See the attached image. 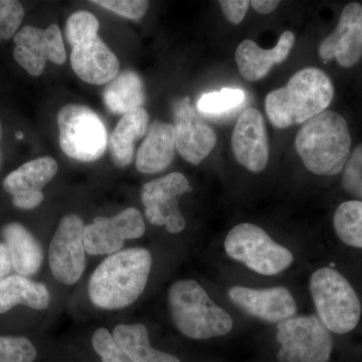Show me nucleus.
I'll return each mask as SVG.
<instances>
[{
  "label": "nucleus",
  "mask_w": 362,
  "mask_h": 362,
  "mask_svg": "<svg viewBox=\"0 0 362 362\" xmlns=\"http://www.w3.org/2000/svg\"><path fill=\"white\" fill-rule=\"evenodd\" d=\"M228 298L235 306L249 315L268 323H280L296 314L294 297L285 287L266 289L235 286L228 290Z\"/></svg>",
  "instance_id": "obj_18"
},
{
  "label": "nucleus",
  "mask_w": 362,
  "mask_h": 362,
  "mask_svg": "<svg viewBox=\"0 0 362 362\" xmlns=\"http://www.w3.org/2000/svg\"><path fill=\"white\" fill-rule=\"evenodd\" d=\"M144 218L135 207L124 209L111 218H95L85 226L86 252L93 256L120 252L127 240L138 239L145 233Z\"/></svg>",
  "instance_id": "obj_13"
},
{
  "label": "nucleus",
  "mask_w": 362,
  "mask_h": 362,
  "mask_svg": "<svg viewBox=\"0 0 362 362\" xmlns=\"http://www.w3.org/2000/svg\"><path fill=\"white\" fill-rule=\"evenodd\" d=\"M99 26L94 18H75L66 26V40L71 47V69L90 85L109 84L120 73L116 54L98 35Z\"/></svg>",
  "instance_id": "obj_5"
},
{
  "label": "nucleus",
  "mask_w": 362,
  "mask_h": 362,
  "mask_svg": "<svg viewBox=\"0 0 362 362\" xmlns=\"http://www.w3.org/2000/svg\"><path fill=\"white\" fill-rule=\"evenodd\" d=\"M113 337L131 362H180L177 357L150 345L148 330L143 324H120L114 329Z\"/></svg>",
  "instance_id": "obj_25"
},
{
  "label": "nucleus",
  "mask_w": 362,
  "mask_h": 362,
  "mask_svg": "<svg viewBox=\"0 0 362 362\" xmlns=\"http://www.w3.org/2000/svg\"><path fill=\"white\" fill-rule=\"evenodd\" d=\"M85 223L80 216L70 214L59 221L49 249L52 276L64 285L76 284L84 274Z\"/></svg>",
  "instance_id": "obj_10"
},
{
  "label": "nucleus",
  "mask_w": 362,
  "mask_h": 362,
  "mask_svg": "<svg viewBox=\"0 0 362 362\" xmlns=\"http://www.w3.org/2000/svg\"><path fill=\"white\" fill-rule=\"evenodd\" d=\"M173 112L176 150L185 160L197 165L216 146V133L199 115L188 97L176 100Z\"/></svg>",
  "instance_id": "obj_14"
},
{
  "label": "nucleus",
  "mask_w": 362,
  "mask_h": 362,
  "mask_svg": "<svg viewBox=\"0 0 362 362\" xmlns=\"http://www.w3.org/2000/svg\"><path fill=\"white\" fill-rule=\"evenodd\" d=\"M58 173V163L49 156L23 164L4 178V190L11 195L13 206L23 211L35 209L44 202L42 192Z\"/></svg>",
  "instance_id": "obj_16"
},
{
  "label": "nucleus",
  "mask_w": 362,
  "mask_h": 362,
  "mask_svg": "<svg viewBox=\"0 0 362 362\" xmlns=\"http://www.w3.org/2000/svg\"><path fill=\"white\" fill-rule=\"evenodd\" d=\"M333 97L334 86L329 76L318 68H305L293 75L284 87L267 95V117L280 129L304 124L326 111Z\"/></svg>",
  "instance_id": "obj_2"
},
{
  "label": "nucleus",
  "mask_w": 362,
  "mask_h": 362,
  "mask_svg": "<svg viewBox=\"0 0 362 362\" xmlns=\"http://www.w3.org/2000/svg\"><path fill=\"white\" fill-rule=\"evenodd\" d=\"M279 362H328L332 354L330 331L317 316L292 317L278 323Z\"/></svg>",
  "instance_id": "obj_9"
},
{
  "label": "nucleus",
  "mask_w": 362,
  "mask_h": 362,
  "mask_svg": "<svg viewBox=\"0 0 362 362\" xmlns=\"http://www.w3.org/2000/svg\"><path fill=\"white\" fill-rule=\"evenodd\" d=\"M294 33L286 30L281 35L277 45L271 49H264L254 40H245L235 49V62L240 76L249 82L262 80L272 68L283 63L294 47Z\"/></svg>",
  "instance_id": "obj_19"
},
{
  "label": "nucleus",
  "mask_w": 362,
  "mask_h": 362,
  "mask_svg": "<svg viewBox=\"0 0 362 362\" xmlns=\"http://www.w3.org/2000/svg\"><path fill=\"white\" fill-rule=\"evenodd\" d=\"M16 47L13 58L33 77L45 71L47 62L63 65L66 59L63 35L57 25L42 30L35 26H23L13 37Z\"/></svg>",
  "instance_id": "obj_12"
},
{
  "label": "nucleus",
  "mask_w": 362,
  "mask_h": 362,
  "mask_svg": "<svg viewBox=\"0 0 362 362\" xmlns=\"http://www.w3.org/2000/svg\"><path fill=\"white\" fill-rule=\"evenodd\" d=\"M49 303L51 294L47 286L25 276L11 275L0 284V314L18 305L33 310H45Z\"/></svg>",
  "instance_id": "obj_23"
},
{
  "label": "nucleus",
  "mask_w": 362,
  "mask_h": 362,
  "mask_svg": "<svg viewBox=\"0 0 362 362\" xmlns=\"http://www.w3.org/2000/svg\"><path fill=\"white\" fill-rule=\"evenodd\" d=\"M333 226L337 237L345 245L362 249V202H344L338 206Z\"/></svg>",
  "instance_id": "obj_26"
},
{
  "label": "nucleus",
  "mask_w": 362,
  "mask_h": 362,
  "mask_svg": "<svg viewBox=\"0 0 362 362\" xmlns=\"http://www.w3.org/2000/svg\"><path fill=\"white\" fill-rule=\"evenodd\" d=\"M342 187L347 194L362 202V143L350 153L343 168Z\"/></svg>",
  "instance_id": "obj_29"
},
{
  "label": "nucleus",
  "mask_w": 362,
  "mask_h": 362,
  "mask_svg": "<svg viewBox=\"0 0 362 362\" xmlns=\"http://www.w3.org/2000/svg\"><path fill=\"white\" fill-rule=\"evenodd\" d=\"M59 146L64 153L78 161L101 158L108 146L106 126L89 107L69 104L58 113Z\"/></svg>",
  "instance_id": "obj_8"
},
{
  "label": "nucleus",
  "mask_w": 362,
  "mask_h": 362,
  "mask_svg": "<svg viewBox=\"0 0 362 362\" xmlns=\"http://www.w3.org/2000/svg\"><path fill=\"white\" fill-rule=\"evenodd\" d=\"M245 98L244 90L233 88L206 93L197 101V111L207 117L223 116L239 108Z\"/></svg>",
  "instance_id": "obj_27"
},
{
  "label": "nucleus",
  "mask_w": 362,
  "mask_h": 362,
  "mask_svg": "<svg viewBox=\"0 0 362 362\" xmlns=\"http://www.w3.org/2000/svg\"><path fill=\"white\" fill-rule=\"evenodd\" d=\"M228 256L264 276H274L289 268L294 257L254 223L235 226L225 240Z\"/></svg>",
  "instance_id": "obj_7"
},
{
  "label": "nucleus",
  "mask_w": 362,
  "mask_h": 362,
  "mask_svg": "<svg viewBox=\"0 0 362 362\" xmlns=\"http://www.w3.org/2000/svg\"><path fill=\"white\" fill-rule=\"evenodd\" d=\"M312 299L328 330L345 334L361 320V303L349 280L332 268L318 269L310 279Z\"/></svg>",
  "instance_id": "obj_6"
},
{
  "label": "nucleus",
  "mask_w": 362,
  "mask_h": 362,
  "mask_svg": "<svg viewBox=\"0 0 362 362\" xmlns=\"http://www.w3.org/2000/svg\"><path fill=\"white\" fill-rule=\"evenodd\" d=\"M324 62L337 59L343 68L356 66L362 58V6L351 2L343 8L337 28L319 45Z\"/></svg>",
  "instance_id": "obj_15"
},
{
  "label": "nucleus",
  "mask_w": 362,
  "mask_h": 362,
  "mask_svg": "<svg viewBox=\"0 0 362 362\" xmlns=\"http://www.w3.org/2000/svg\"><path fill=\"white\" fill-rule=\"evenodd\" d=\"M168 304L173 322L183 337L209 339L233 329L230 314L214 303L197 281L182 279L169 288Z\"/></svg>",
  "instance_id": "obj_4"
},
{
  "label": "nucleus",
  "mask_w": 362,
  "mask_h": 362,
  "mask_svg": "<svg viewBox=\"0 0 362 362\" xmlns=\"http://www.w3.org/2000/svg\"><path fill=\"white\" fill-rule=\"evenodd\" d=\"M1 233L13 270L25 277L35 275L42 265L44 252L33 233L20 223H7Z\"/></svg>",
  "instance_id": "obj_21"
},
{
  "label": "nucleus",
  "mask_w": 362,
  "mask_h": 362,
  "mask_svg": "<svg viewBox=\"0 0 362 362\" xmlns=\"http://www.w3.org/2000/svg\"><path fill=\"white\" fill-rule=\"evenodd\" d=\"M25 18L20 1L0 0V42L14 37Z\"/></svg>",
  "instance_id": "obj_30"
},
{
  "label": "nucleus",
  "mask_w": 362,
  "mask_h": 362,
  "mask_svg": "<svg viewBox=\"0 0 362 362\" xmlns=\"http://www.w3.org/2000/svg\"><path fill=\"white\" fill-rule=\"evenodd\" d=\"M149 115L144 108L125 114L119 120L109 140L111 158L117 168L130 165L134 157L135 144L146 135Z\"/></svg>",
  "instance_id": "obj_22"
},
{
  "label": "nucleus",
  "mask_w": 362,
  "mask_h": 362,
  "mask_svg": "<svg viewBox=\"0 0 362 362\" xmlns=\"http://www.w3.org/2000/svg\"><path fill=\"white\" fill-rule=\"evenodd\" d=\"M295 147L305 168L314 175H338L343 170L351 150V136L346 120L337 112H322L300 128L295 138Z\"/></svg>",
  "instance_id": "obj_3"
},
{
  "label": "nucleus",
  "mask_w": 362,
  "mask_h": 362,
  "mask_svg": "<svg viewBox=\"0 0 362 362\" xmlns=\"http://www.w3.org/2000/svg\"><path fill=\"white\" fill-rule=\"evenodd\" d=\"M176 149L173 124L156 121L149 125L136 156V168L146 175L162 173L170 165Z\"/></svg>",
  "instance_id": "obj_20"
},
{
  "label": "nucleus",
  "mask_w": 362,
  "mask_h": 362,
  "mask_svg": "<svg viewBox=\"0 0 362 362\" xmlns=\"http://www.w3.org/2000/svg\"><path fill=\"white\" fill-rule=\"evenodd\" d=\"M93 349L103 362H131L106 328H98L92 337Z\"/></svg>",
  "instance_id": "obj_31"
},
{
  "label": "nucleus",
  "mask_w": 362,
  "mask_h": 362,
  "mask_svg": "<svg viewBox=\"0 0 362 362\" xmlns=\"http://www.w3.org/2000/svg\"><path fill=\"white\" fill-rule=\"evenodd\" d=\"M103 102L107 110L115 115L143 108L145 90L141 77L135 71H121L105 88Z\"/></svg>",
  "instance_id": "obj_24"
},
{
  "label": "nucleus",
  "mask_w": 362,
  "mask_h": 362,
  "mask_svg": "<svg viewBox=\"0 0 362 362\" xmlns=\"http://www.w3.org/2000/svg\"><path fill=\"white\" fill-rule=\"evenodd\" d=\"M250 4L257 13L261 14H269L273 13L280 4V1H274V0H252Z\"/></svg>",
  "instance_id": "obj_35"
},
{
  "label": "nucleus",
  "mask_w": 362,
  "mask_h": 362,
  "mask_svg": "<svg viewBox=\"0 0 362 362\" xmlns=\"http://www.w3.org/2000/svg\"><path fill=\"white\" fill-rule=\"evenodd\" d=\"M1 136H2V126H1V122H0V141H1ZM0 164H1V151H0Z\"/></svg>",
  "instance_id": "obj_36"
},
{
  "label": "nucleus",
  "mask_w": 362,
  "mask_h": 362,
  "mask_svg": "<svg viewBox=\"0 0 362 362\" xmlns=\"http://www.w3.org/2000/svg\"><path fill=\"white\" fill-rule=\"evenodd\" d=\"M90 2L133 21L141 20L149 7V1L144 0H94Z\"/></svg>",
  "instance_id": "obj_32"
},
{
  "label": "nucleus",
  "mask_w": 362,
  "mask_h": 362,
  "mask_svg": "<svg viewBox=\"0 0 362 362\" xmlns=\"http://www.w3.org/2000/svg\"><path fill=\"white\" fill-rule=\"evenodd\" d=\"M152 257L144 247L110 255L93 272L88 285L90 302L104 310H120L135 303L146 288Z\"/></svg>",
  "instance_id": "obj_1"
},
{
  "label": "nucleus",
  "mask_w": 362,
  "mask_h": 362,
  "mask_svg": "<svg viewBox=\"0 0 362 362\" xmlns=\"http://www.w3.org/2000/svg\"><path fill=\"white\" fill-rule=\"evenodd\" d=\"M235 160L251 173H259L269 160V141L265 119L261 112L247 108L240 114L232 134Z\"/></svg>",
  "instance_id": "obj_17"
},
{
  "label": "nucleus",
  "mask_w": 362,
  "mask_h": 362,
  "mask_svg": "<svg viewBox=\"0 0 362 362\" xmlns=\"http://www.w3.org/2000/svg\"><path fill=\"white\" fill-rule=\"evenodd\" d=\"M13 270L8 250L4 243L0 242V284L11 276Z\"/></svg>",
  "instance_id": "obj_34"
},
{
  "label": "nucleus",
  "mask_w": 362,
  "mask_h": 362,
  "mask_svg": "<svg viewBox=\"0 0 362 362\" xmlns=\"http://www.w3.org/2000/svg\"><path fill=\"white\" fill-rule=\"evenodd\" d=\"M218 4L226 18L233 25H239L244 21L250 6L247 0H221Z\"/></svg>",
  "instance_id": "obj_33"
},
{
  "label": "nucleus",
  "mask_w": 362,
  "mask_h": 362,
  "mask_svg": "<svg viewBox=\"0 0 362 362\" xmlns=\"http://www.w3.org/2000/svg\"><path fill=\"white\" fill-rule=\"evenodd\" d=\"M187 178L182 173H171L143 185L141 201L145 216L150 223L164 226L170 233H180L187 226L178 207L181 195L192 192Z\"/></svg>",
  "instance_id": "obj_11"
},
{
  "label": "nucleus",
  "mask_w": 362,
  "mask_h": 362,
  "mask_svg": "<svg viewBox=\"0 0 362 362\" xmlns=\"http://www.w3.org/2000/svg\"><path fill=\"white\" fill-rule=\"evenodd\" d=\"M37 356V350L28 338L0 335V362H33Z\"/></svg>",
  "instance_id": "obj_28"
}]
</instances>
